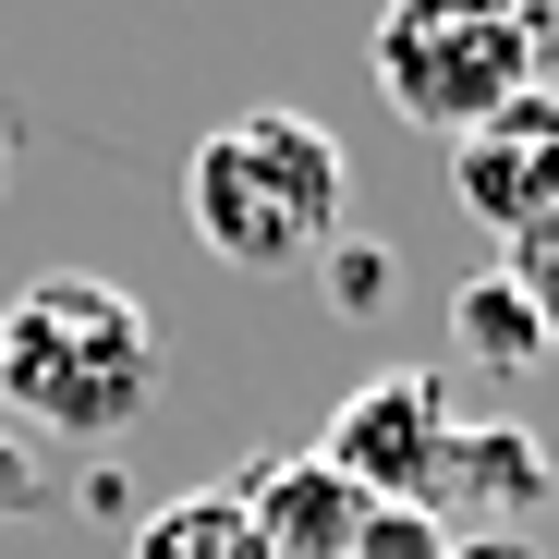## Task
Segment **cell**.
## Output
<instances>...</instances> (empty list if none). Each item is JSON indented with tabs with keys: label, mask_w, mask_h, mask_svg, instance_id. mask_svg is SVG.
<instances>
[{
	"label": "cell",
	"mask_w": 559,
	"mask_h": 559,
	"mask_svg": "<svg viewBox=\"0 0 559 559\" xmlns=\"http://www.w3.org/2000/svg\"><path fill=\"white\" fill-rule=\"evenodd\" d=\"M122 559H267V547H255V523H243V499H231V487H195V499L146 511Z\"/></svg>",
	"instance_id": "cell-9"
},
{
	"label": "cell",
	"mask_w": 559,
	"mask_h": 559,
	"mask_svg": "<svg viewBox=\"0 0 559 559\" xmlns=\"http://www.w3.org/2000/svg\"><path fill=\"white\" fill-rule=\"evenodd\" d=\"M317 293H329V317H378V305H390V243L341 231V243L317 255Z\"/></svg>",
	"instance_id": "cell-11"
},
{
	"label": "cell",
	"mask_w": 559,
	"mask_h": 559,
	"mask_svg": "<svg viewBox=\"0 0 559 559\" xmlns=\"http://www.w3.org/2000/svg\"><path fill=\"white\" fill-rule=\"evenodd\" d=\"M450 559H535V547H523V535H462Z\"/></svg>",
	"instance_id": "cell-14"
},
{
	"label": "cell",
	"mask_w": 559,
	"mask_h": 559,
	"mask_svg": "<svg viewBox=\"0 0 559 559\" xmlns=\"http://www.w3.org/2000/svg\"><path fill=\"white\" fill-rule=\"evenodd\" d=\"M450 450H462V414L426 365H378L365 390L329 402L317 426V462L365 499V511H438L450 499Z\"/></svg>",
	"instance_id": "cell-4"
},
{
	"label": "cell",
	"mask_w": 559,
	"mask_h": 559,
	"mask_svg": "<svg viewBox=\"0 0 559 559\" xmlns=\"http://www.w3.org/2000/svg\"><path fill=\"white\" fill-rule=\"evenodd\" d=\"M499 280L535 305V329H547V353H559V207H547V219H523V231L499 243Z\"/></svg>",
	"instance_id": "cell-10"
},
{
	"label": "cell",
	"mask_w": 559,
	"mask_h": 559,
	"mask_svg": "<svg viewBox=\"0 0 559 559\" xmlns=\"http://www.w3.org/2000/svg\"><path fill=\"white\" fill-rule=\"evenodd\" d=\"M450 341H462V365H487V378H535L547 365V329H535V305L511 293L499 267H475L450 293Z\"/></svg>",
	"instance_id": "cell-8"
},
{
	"label": "cell",
	"mask_w": 559,
	"mask_h": 559,
	"mask_svg": "<svg viewBox=\"0 0 559 559\" xmlns=\"http://www.w3.org/2000/svg\"><path fill=\"white\" fill-rule=\"evenodd\" d=\"M182 219H195V243L219 267H243V280L317 267L353 231V158L305 110H243V122H219L195 146V170H182Z\"/></svg>",
	"instance_id": "cell-2"
},
{
	"label": "cell",
	"mask_w": 559,
	"mask_h": 559,
	"mask_svg": "<svg viewBox=\"0 0 559 559\" xmlns=\"http://www.w3.org/2000/svg\"><path fill=\"white\" fill-rule=\"evenodd\" d=\"M365 61H378V98L450 146L523 85H559V0H390Z\"/></svg>",
	"instance_id": "cell-3"
},
{
	"label": "cell",
	"mask_w": 559,
	"mask_h": 559,
	"mask_svg": "<svg viewBox=\"0 0 559 559\" xmlns=\"http://www.w3.org/2000/svg\"><path fill=\"white\" fill-rule=\"evenodd\" d=\"M450 195H462V219H487L499 243L559 207V85H523L511 110H487L475 134H450Z\"/></svg>",
	"instance_id": "cell-5"
},
{
	"label": "cell",
	"mask_w": 559,
	"mask_h": 559,
	"mask_svg": "<svg viewBox=\"0 0 559 559\" xmlns=\"http://www.w3.org/2000/svg\"><path fill=\"white\" fill-rule=\"evenodd\" d=\"M49 450L37 438H13V426H0V523H49Z\"/></svg>",
	"instance_id": "cell-13"
},
{
	"label": "cell",
	"mask_w": 559,
	"mask_h": 559,
	"mask_svg": "<svg viewBox=\"0 0 559 559\" xmlns=\"http://www.w3.org/2000/svg\"><path fill=\"white\" fill-rule=\"evenodd\" d=\"M158 378H170V341L158 317L98 267H37L13 305H0V426L13 438H134L158 414Z\"/></svg>",
	"instance_id": "cell-1"
},
{
	"label": "cell",
	"mask_w": 559,
	"mask_h": 559,
	"mask_svg": "<svg viewBox=\"0 0 559 559\" xmlns=\"http://www.w3.org/2000/svg\"><path fill=\"white\" fill-rule=\"evenodd\" d=\"M462 535H450V511H365V535H353V559H450Z\"/></svg>",
	"instance_id": "cell-12"
},
{
	"label": "cell",
	"mask_w": 559,
	"mask_h": 559,
	"mask_svg": "<svg viewBox=\"0 0 559 559\" xmlns=\"http://www.w3.org/2000/svg\"><path fill=\"white\" fill-rule=\"evenodd\" d=\"M438 511H475L487 535H511L523 511H547V438H535V426H462Z\"/></svg>",
	"instance_id": "cell-7"
},
{
	"label": "cell",
	"mask_w": 559,
	"mask_h": 559,
	"mask_svg": "<svg viewBox=\"0 0 559 559\" xmlns=\"http://www.w3.org/2000/svg\"><path fill=\"white\" fill-rule=\"evenodd\" d=\"M231 499H243V523H255V547H267V559H353V535H365V499L329 475L317 450L255 462Z\"/></svg>",
	"instance_id": "cell-6"
},
{
	"label": "cell",
	"mask_w": 559,
	"mask_h": 559,
	"mask_svg": "<svg viewBox=\"0 0 559 559\" xmlns=\"http://www.w3.org/2000/svg\"><path fill=\"white\" fill-rule=\"evenodd\" d=\"M0 195H13V122H0Z\"/></svg>",
	"instance_id": "cell-15"
}]
</instances>
